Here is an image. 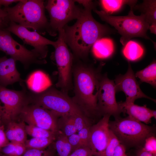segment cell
<instances>
[{
	"label": "cell",
	"mask_w": 156,
	"mask_h": 156,
	"mask_svg": "<svg viewBox=\"0 0 156 156\" xmlns=\"http://www.w3.org/2000/svg\"><path fill=\"white\" fill-rule=\"evenodd\" d=\"M94 8V4L84 7L76 22L71 26L66 25L63 28L66 43L80 57H87L96 40L113 32L111 29L94 19L91 13Z\"/></svg>",
	"instance_id": "cell-1"
},
{
	"label": "cell",
	"mask_w": 156,
	"mask_h": 156,
	"mask_svg": "<svg viewBox=\"0 0 156 156\" xmlns=\"http://www.w3.org/2000/svg\"><path fill=\"white\" fill-rule=\"evenodd\" d=\"M73 76V100L88 117L99 115L97 102L101 77L94 68L83 65L75 67Z\"/></svg>",
	"instance_id": "cell-2"
},
{
	"label": "cell",
	"mask_w": 156,
	"mask_h": 156,
	"mask_svg": "<svg viewBox=\"0 0 156 156\" xmlns=\"http://www.w3.org/2000/svg\"><path fill=\"white\" fill-rule=\"evenodd\" d=\"M44 1L42 0H21L15 6L4 8L10 21L39 33L47 30L49 23L44 12Z\"/></svg>",
	"instance_id": "cell-3"
},
{
	"label": "cell",
	"mask_w": 156,
	"mask_h": 156,
	"mask_svg": "<svg viewBox=\"0 0 156 156\" xmlns=\"http://www.w3.org/2000/svg\"><path fill=\"white\" fill-rule=\"evenodd\" d=\"M93 10L103 21L113 26L118 31L121 36L120 41L123 45L134 37H141L151 40L147 35L150 25L145 16L142 14L140 16L135 15L133 8H130L128 15L125 16H112L107 14L103 10L99 11L95 8Z\"/></svg>",
	"instance_id": "cell-4"
},
{
	"label": "cell",
	"mask_w": 156,
	"mask_h": 156,
	"mask_svg": "<svg viewBox=\"0 0 156 156\" xmlns=\"http://www.w3.org/2000/svg\"><path fill=\"white\" fill-rule=\"evenodd\" d=\"M110 129L125 147H139L148 137L155 135V129L128 116L109 121Z\"/></svg>",
	"instance_id": "cell-5"
},
{
	"label": "cell",
	"mask_w": 156,
	"mask_h": 156,
	"mask_svg": "<svg viewBox=\"0 0 156 156\" xmlns=\"http://www.w3.org/2000/svg\"><path fill=\"white\" fill-rule=\"evenodd\" d=\"M28 93L30 101L51 111L58 117L84 114L68 94L53 87H50L40 92L31 91Z\"/></svg>",
	"instance_id": "cell-6"
},
{
	"label": "cell",
	"mask_w": 156,
	"mask_h": 156,
	"mask_svg": "<svg viewBox=\"0 0 156 156\" xmlns=\"http://www.w3.org/2000/svg\"><path fill=\"white\" fill-rule=\"evenodd\" d=\"M75 0H49L45 8L50 18L47 31L52 36L63 28L70 21L77 19L81 15L83 9L75 4Z\"/></svg>",
	"instance_id": "cell-7"
},
{
	"label": "cell",
	"mask_w": 156,
	"mask_h": 156,
	"mask_svg": "<svg viewBox=\"0 0 156 156\" xmlns=\"http://www.w3.org/2000/svg\"><path fill=\"white\" fill-rule=\"evenodd\" d=\"M58 37L54 47V57L58 72L56 85L67 94L71 85L73 56L68 50L64 38L63 28L58 32Z\"/></svg>",
	"instance_id": "cell-8"
},
{
	"label": "cell",
	"mask_w": 156,
	"mask_h": 156,
	"mask_svg": "<svg viewBox=\"0 0 156 156\" xmlns=\"http://www.w3.org/2000/svg\"><path fill=\"white\" fill-rule=\"evenodd\" d=\"M25 89L14 90L0 85V115L4 122L8 123L12 121L27 105L29 96Z\"/></svg>",
	"instance_id": "cell-9"
},
{
	"label": "cell",
	"mask_w": 156,
	"mask_h": 156,
	"mask_svg": "<svg viewBox=\"0 0 156 156\" xmlns=\"http://www.w3.org/2000/svg\"><path fill=\"white\" fill-rule=\"evenodd\" d=\"M0 51L16 61H20L25 67L31 64H42L46 62L44 60L40 59L31 50L28 49L16 41L11 32L5 29L0 28Z\"/></svg>",
	"instance_id": "cell-10"
},
{
	"label": "cell",
	"mask_w": 156,
	"mask_h": 156,
	"mask_svg": "<svg viewBox=\"0 0 156 156\" xmlns=\"http://www.w3.org/2000/svg\"><path fill=\"white\" fill-rule=\"evenodd\" d=\"M116 89L114 81L105 75L101 77L98 96L97 108L99 115H108L115 118L120 117L124 112L116 98Z\"/></svg>",
	"instance_id": "cell-11"
},
{
	"label": "cell",
	"mask_w": 156,
	"mask_h": 156,
	"mask_svg": "<svg viewBox=\"0 0 156 156\" xmlns=\"http://www.w3.org/2000/svg\"><path fill=\"white\" fill-rule=\"evenodd\" d=\"M5 29L21 39L24 44L34 47L31 51L41 60H44L47 55V45H51L54 47L56 44V41L49 40L37 31H30L26 27L13 22L10 21L8 26Z\"/></svg>",
	"instance_id": "cell-12"
},
{
	"label": "cell",
	"mask_w": 156,
	"mask_h": 156,
	"mask_svg": "<svg viewBox=\"0 0 156 156\" xmlns=\"http://www.w3.org/2000/svg\"><path fill=\"white\" fill-rule=\"evenodd\" d=\"M28 124L58 133L57 118L51 111L37 105H27L20 114Z\"/></svg>",
	"instance_id": "cell-13"
},
{
	"label": "cell",
	"mask_w": 156,
	"mask_h": 156,
	"mask_svg": "<svg viewBox=\"0 0 156 156\" xmlns=\"http://www.w3.org/2000/svg\"><path fill=\"white\" fill-rule=\"evenodd\" d=\"M116 91H122L126 96V103H134L138 99L144 98L156 102V100L145 95L141 90L129 64L127 72L120 74L115 80Z\"/></svg>",
	"instance_id": "cell-14"
},
{
	"label": "cell",
	"mask_w": 156,
	"mask_h": 156,
	"mask_svg": "<svg viewBox=\"0 0 156 156\" xmlns=\"http://www.w3.org/2000/svg\"><path fill=\"white\" fill-rule=\"evenodd\" d=\"M110 116L105 115L90 129L89 145L94 156H101L109 140L110 130L109 127Z\"/></svg>",
	"instance_id": "cell-15"
},
{
	"label": "cell",
	"mask_w": 156,
	"mask_h": 156,
	"mask_svg": "<svg viewBox=\"0 0 156 156\" xmlns=\"http://www.w3.org/2000/svg\"><path fill=\"white\" fill-rule=\"evenodd\" d=\"M16 61L5 56L0 58V85L6 87L22 81L16 66Z\"/></svg>",
	"instance_id": "cell-16"
},
{
	"label": "cell",
	"mask_w": 156,
	"mask_h": 156,
	"mask_svg": "<svg viewBox=\"0 0 156 156\" xmlns=\"http://www.w3.org/2000/svg\"><path fill=\"white\" fill-rule=\"evenodd\" d=\"M124 112H126L131 118L146 124L151 122L153 118L152 110L148 108L146 105L140 106L134 103H119Z\"/></svg>",
	"instance_id": "cell-17"
},
{
	"label": "cell",
	"mask_w": 156,
	"mask_h": 156,
	"mask_svg": "<svg viewBox=\"0 0 156 156\" xmlns=\"http://www.w3.org/2000/svg\"><path fill=\"white\" fill-rule=\"evenodd\" d=\"M26 83L31 91L38 93L51 86L52 83L49 77L43 72L38 70L31 74L27 78Z\"/></svg>",
	"instance_id": "cell-18"
},
{
	"label": "cell",
	"mask_w": 156,
	"mask_h": 156,
	"mask_svg": "<svg viewBox=\"0 0 156 156\" xmlns=\"http://www.w3.org/2000/svg\"><path fill=\"white\" fill-rule=\"evenodd\" d=\"M8 125L5 132L8 140L10 142L25 144L27 140V134L24 122L16 123L11 121Z\"/></svg>",
	"instance_id": "cell-19"
},
{
	"label": "cell",
	"mask_w": 156,
	"mask_h": 156,
	"mask_svg": "<svg viewBox=\"0 0 156 156\" xmlns=\"http://www.w3.org/2000/svg\"><path fill=\"white\" fill-rule=\"evenodd\" d=\"M114 44L112 40L109 38H103L96 40L92 46L94 55L99 59L108 57L114 51Z\"/></svg>",
	"instance_id": "cell-20"
},
{
	"label": "cell",
	"mask_w": 156,
	"mask_h": 156,
	"mask_svg": "<svg viewBox=\"0 0 156 156\" xmlns=\"http://www.w3.org/2000/svg\"><path fill=\"white\" fill-rule=\"evenodd\" d=\"M140 11L143 14L150 26L156 24V1L145 0L139 5H136L133 9Z\"/></svg>",
	"instance_id": "cell-21"
},
{
	"label": "cell",
	"mask_w": 156,
	"mask_h": 156,
	"mask_svg": "<svg viewBox=\"0 0 156 156\" xmlns=\"http://www.w3.org/2000/svg\"><path fill=\"white\" fill-rule=\"evenodd\" d=\"M103 10L107 14L110 15L113 12L118 10L125 5L133 8L136 5L137 0H101L100 1Z\"/></svg>",
	"instance_id": "cell-22"
},
{
	"label": "cell",
	"mask_w": 156,
	"mask_h": 156,
	"mask_svg": "<svg viewBox=\"0 0 156 156\" xmlns=\"http://www.w3.org/2000/svg\"><path fill=\"white\" fill-rule=\"evenodd\" d=\"M136 77L142 82L148 83L154 87L156 86V63L155 61L144 69L137 72Z\"/></svg>",
	"instance_id": "cell-23"
},
{
	"label": "cell",
	"mask_w": 156,
	"mask_h": 156,
	"mask_svg": "<svg viewBox=\"0 0 156 156\" xmlns=\"http://www.w3.org/2000/svg\"><path fill=\"white\" fill-rule=\"evenodd\" d=\"M122 53L127 59L134 61L139 59L143 55L144 49L138 43L131 40L125 45Z\"/></svg>",
	"instance_id": "cell-24"
},
{
	"label": "cell",
	"mask_w": 156,
	"mask_h": 156,
	"mask_svg": "<svg viewBox=\"0 0 156 156\" xmlns=\"http://www.w3.org/2000/svg\"><path fill=\"white\" fill-rule=\"evenodd\" d=\"M56 140L54 148L57 156H69L72 152V148L67 137L59 132Z\"/></svg>",
	"instance_id": "cell-25"
},
{
	"label": "cell",
	"mask_w": 156,
	"mask_h": 156,
	"mask_svg": "<svg viewBox=\"0 0 156 156\" xmlns=\"http://www.w3.org/2000/svg\"><path fill=\"white\" fill-rule=\"evenodd\" d=\"M59 132L68 137L77 131L72 122L71 115L60 117L57 120Z\"/></svg>",
	"instance_id": "cell-26"
},
{
	"label": "cell",
	"mask_w": 156,
	"mask_h": 156,
	"mask_svg": "<svg viewBox=\"0 0 156 156\" xmlns=\"http://www.w3.org/2000/svg\"><path fill=\"white\" fill-rule=\"evenodd\" d=\"M57 137L49 138H33L26 141L25 144L27 149H45L55 141Z\"/></svg>",
	"instance_id": "cell-27"
},
{
	"label": "cell",
	"mask_w": 156,
	"mask_h": 156,
	"mask_svg": "<svg viewBox=\"0 0 156 156\" xmlns=\"http://www.w3.org/2000/svg\"><path fill=\"white\" fill-rule=\"evenodd\" d=\"M25 130L27 134L33 138L56 137L58 134L53 131L30 125H26Z\"/></svg>",
	"instance_id": "cell-28"
},
{
	"label": "cell",
	"mask_w": 156,
	"mask_h": 156,
	"mask_svg": "<svg viewBox=\"0 0 156 156\" xmlns=\"http://www.w3.org/2000/svg\"><path fill=\"white\" fill-rule=\"evenodd\" d=\"M74 127L77 132L83 128L92 125L87 116L83 114L71 115Z\"/></svg>",
	"instance_id": "cell-29"
},
{
	"label": "cell",
	"mask_w": 156,
	"mask_h": 156,
	"mask_svg": "<svg viewBox=\"0 0 156 156\" xmlns=\"http://www.w3.org/2000/svg\"><path fill=\"white\" fill-rule=\"evenodd\" d=\"M120 143L117 137L110 130V137L107 144L101 156H112L116 148Z\"/></svg>",
	"instance_id": "cell-30"
},
{
	"label": "cell",
	"mask_w": 156,
	"mask_h": 156,
	"mask_svg": "<svg viewBox=\"0 0 156 156\" xmlns=\"http://www.w3.org/2000/svg\"><path fill=\"white\" fill-rule=\"evenodd\" d=\"M55 150L51 149H27L23 156H55Z\"/></svg>",
	"instance_id": "cell-31"
},
{
	"label": "cell",
	"mask_w": 156,
	"mask_h": 156,
	"mask_svg": "<svg viewBox=\"0 0 156 156\" xmlns=\"http://www.w3.org/2000/svg\"><path fill=\"white\" fill-rule=\"evenodd\" d=\"M142 148L146 151L156 156V138L155 135L147 138Z\"/></svg>",
	"instance_id": "cell-32"
},
{
	"label": "cell",
	"mask_w": 156,
	"mask_h": 156,
	"mask_svg": "<svg viewBox=\"0 0 156 156\" xmlns=\"http://www.w3.org/2000/svg\"><path fill=\"white\" fill-rule=\"evenodd\" d=\"M91 126L86 127L78 131V134L83 146L89 147V142L90 129Z\"/></svg>",
	"instance_id": "cell-33"
},
{
	"label": "cell",
	"mask_w": 156,
	"mask_h": 156,
	"mask_svg": "<svg viewBox=\"0 0 156 156\" xmlns=\"http://www.w3.org/2000/svg\"><path fill=\"white\" fill-rule=\"evenodd\" d=\"M69 156H94L91 149L89 147L82 146L72 152Z\"/></svg>",
	"instance_id": "cell-34"
},
{
	"label": "cell",
	"mask_w": 156,
	"mask_h": 156,
	"mask_svg": "<svg viewBox=\"0 0 156 156\" xmlns=\"http://www.w3.org/2000/svg\"><path fill=\"white\" fill-rule=\"evenodd\" d=\"M68 141L72 148V152L75 150L83 146L80 138L78 134H73L67 137Z\"/></svg>",
	"instance_id": "cell-35"
},
{
	"label": "cell",
	"mask_w": 156,
	"mask_h": 156,
	"mask_svg": "<svg viewBox=\"0 0 156 156\" xmlns=\"http://www.w3.org/2000/svg\"><path fill=\"white\" fill-rule=\"evenodd\" d=\"M16 143L14 142H10L0 150V153L4 156H14Z\"/></svg>",
	"instance_id": "cell-36"
},
{
	"label": "cell",
	"mask_w": 156,
	"mask_h": 156,
	"mask_svg": "<svg viewBox=\"0 0 156 156\" xmlns=\"http://www.w3.org/2000/svg\"><path fill=\"white\" fill-rule=\"evenodd\" d=\"M10 22L7 12L0 5V28H6Z\"/></svg>",
	"instance_id": "cell-37"
},
{
	"label": "cell",
	"mask_w": 156,
	"mask_h": 156,
	"mask_svg": "<svg viewBox=\"0 0 156 156\" xmlns=\"http://www.w3.org/2000/svg\"><path fill=\"white\" fill-rule=\"evenodd\" d=\"M10 142L5 133L3 125H0V150Z\"/></svg>",
	"instance_id": "cell-38"
},
{
	"label": "cell",
	"mask_w": 156,
	"mask_h": 156,
	"mask_svg": "<svg viewBox=\"0 0 156 156\" xmlns=\"http://www.w3.org/2000/svg\"><path fill=\"white\" fill-rule=\"evenodd\" d=\"M27 150L25 144L16 143L14 156H23Z\"/></svg>",
	"instance_id": "cell-39"
},
{
	"label": "cell",
	"mask_w": 156,
	"mask_h": 156,
	"mask_svg": "<svg viewBox=\"0 0 156 156\" xmlns=\"http://www.w3.org/2000/svg\"><path fill=\"white\" fill-rule=\"evenodd\" d=\"M126 147L120 143L116 147L112 156H128L126 153Z\"/></svg>",
	"instance_id": "cell-40"
},
{
	"label": "cell",
	"mask_w": 156,
	"mask_h": 156,
	"mask_svg": "<svg viewBox=\"0 0 156 156\" xmlns=\"http://www.w3.org/2000/svg\"><path fill=\"white\" fill-rule=\"evenodd\" d=\"M136 156H156L145 150L142 147H141L137 151Z\"/></svg>",
	"instance_id": "cell-41"
},
{
	"label": "cell",
	"mask_w": 156,
	"mask_h": 156,
	"mask_svg": "<svg viewBox=\"0 0 156 156\" xmlns=\"http://www.w3.org/2000/svg\"><path fill=\"white\" fill-rule=\"evenodd\" d=\"M21 0H0V5H3L4 8L8 7L9 5L13 3L19 2Z\"/></svg>",
	"instance_id": "cell-42"
},
{
	"label": "cell",
	"mask_w": 156,
	"mask_h": 156,
	"mask_svg": "<svg viewBox=\"0 0 156 156\" xmlns=\"http://www.w3.org/2000/svg\"><path fill=\"white\" fill-rule=\"evenodd\" d=\"M149 29H150L151 33L156 34V24L150 25L149 26Z\"/></svg>",
	"instance_id": "cell-43"
},
{
	"label": "cell",
	"mask_w": 156,
	"mask_h": 156,
	"mask_svg": "<svg viewBox=\"0 0 156 156\" xmlns=\"http://www.w3.org/2000/svg\"><path fill=\"white\" fill-rule=\"evenodd\" d=\"M0 156H3L1 154V153H0Z\"/></svg>",
	"instance_id": "cell-44"
},
{
	"label": "cell",
	"mask_w": 156,
	"mask_h": 156,
	"mask_svg": "<svg viewBox=\"0 0 156 156\" xmlns=\"http://www.w3.org/2000/svg\"><path fill=\"white\" fill-rule=\"evenodd\" d=\"M1 119V116H0V125H0Z\"/></svg>",
	"instance_id": "cell-45"
},
{
	"label": "cell",
	"mask_w": 156,
	"mask_h": 156,
	"mask_svg": "<svg viewBox=\"0 0 156 156\" xmlns=\"http://www.w3.org/2000/svg\"><path fill=\"white\" fill-rule=\"evenodd\" d=\"M128 156H129L128 155Z\"/></svg>",
	"instance_id": "cell-46"
}]
</instances>
